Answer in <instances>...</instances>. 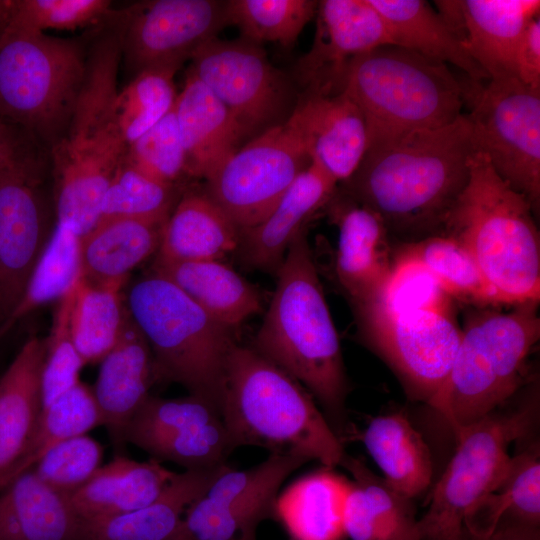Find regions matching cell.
<instances>
[{"instance_id": "obj_35", "label": "cell", "mask_w": 540, "mask_h": 540, "mask_svg": "<svg viewBox=\"0 0 540 540\" xmlns=\"http://www.w3.org/2000/svg\"><path fill=\"white\" fill-rule=\"evenodd\" d=\"M361 441L396 491L414 499L430 487L434 468L429 446L403 412L372 418Z\"/></svg>"}, {"instance_id": "obj_38", "label": "cell", "mask_w": 540, "mask_h": 540, "mask_svg": "<svg viewBox=\"0 0 540 540\" xmlns=\"http://www.w3.org/2000/svg\"><path fill=\"white\" fill-rule=\"evenodd\" d=\"M127 283L75 285L71 331L84 364L100 363L117 343L128 317L123 288Z\"/></svg>"}, {"instance_id": "obj_26", "label": "cell", "mask_w": 540, "mask_h": 540, "mask_svg": "<svg viewBox=\"0 0 540 540\" xmlns=\"http://www.w3.org/2000/svg\"><path fill=\"white\" fill-rule=\"evenodd\" d=\"M352 476L344 508L351 540H421L412 500L387 484L364 461L346 453L341 463Z\"/></svg>"}, {"instance_id": "obj_52", "label": "cell", "mask_w": 540, "mask_h": 540, "mask_svg": "<svg viewBox=\"0 0 540 540\" xmlns=\"http://www.w3.org/2000/svg\"><path fill=\"white\" fill-rule=\"evenodd\" d=\"M17 128L0 121V170L30 153Z\"/></svg>"}, {"instance_id": "obj_47", "label": "cell", "mask_w": 540, "mask_h": 540, "mask_svg": "<svg viewBox=\"0 0 540 540\" xmlns=\"http://www.w3.org/2000/svg\"><path fill=\"white\" fill-rule=\"evenodd\" d=\"M75 285L76 283L56 301L50 334L44 340L43 407L76 385L80 381L79 373L85 366L76 349L71 331Z\"/></svg>"}, {"instance_id": "obj_37", "label": "cell", "mask_w": 540, "mask_h": 540, "mask_svg": "<svg viewBox=\"0 0 540 540\" xmlns=\"http://www.w3.org/2000/svg\"><path fill=\"white\" fill-rule=\"evenodd\" d=\"M502 519L539 528L540 452L538 443H533L511 456L499 485L472 511L465 521V528L474 538H486L493 533Z\"/></svg>"}, {"instance_id": "obj_15", "label": "cell", "mask_w": 540, "mask_h": 540, "mask_svg": "<svg viewBox=\"0 0 540 540\" xmlns=\"http://www.w3.org/2000/svg\"><path fill=\"white\" fill-rule=\"evenodd\" d=\"M190 59L189 71L228 109L245 137L275 126L289 103L285 76L255 42L214 38Z\"/></svg>"}, {"instance_id": "obj_54", "label": "cell", "mask_w": 540, "mask_h": 540, "mask_svg": "<svg viewBox=\"0 0 540 540\" xmlns=\"http://www.w3.org/2000/svg\"><path fill=\"white\" fill-rule=\"evenodd\" d=\"M10 7H11V1L0 0V35L7 24Z\"/></svg>"}, {"instance_id": "obj_45", "label": "cell", "mask_w": 540, "mask_h": 540, "mask_svg": "<svg viewBox=\"0 0 540 540\" xmlns=\"http://www.w3.org/2000/svg\"><path fill=\"white\" fill-rule=\"evenodd\" d=\"M220 417L218 409L196 396L164 399L149 395L127 427L126 442L140 448L153 439L205 425Z\"/></svg>"}, {"instance_id": "obj_2", "label": "cell", "mask_w": 540, "mask_h": 540, "mask_svg": "<svg viewBox=\"0 0 540 540\" xmlns=\"http://www.w3.org/2000/svg\"><path fill=\"white\" fill-rule=\"evenodd\" d=\"M307 229L294 238L275 274V290L251 347L316 398L334 429L344 417L350 388Z\"/></svg>"}, {"instance_id": "obj_29", "label": "cell", "mask_w": 540, "mask_h": 540, "mask_svg": "<svg viewBox=\"0 0 540 540\" xmlns=\"http://www.w3.org/2000/svg\"><path fill=\"white\" fill-rule=\"evenodd\" d=\"M351 480L322 466L278 493L273 516L292 540H343L344 508Z\"/></svg>"}, {"instance_id": "obj_31", "label": "cell", "mask_w": 540, "mask_h": 540, "mask_svg": "<svg viewBox=\"0 0 540 540\" xmlns=\"http://www.w3.org/2000/svg\"><path fill=\"white\" fill-rule=\"evenodd\" d=\"M239 244V229L207 193L187 190L164 224L155 259L222 260L237 250Z\"/></svg>"}, {"instance_id": "obj_44", "label": "cell", "mask_w": 540, "mask_h": 540, "mask_svg": "<svg viewBox=\"0 0 540 540\" xmlns=\"http://www.w3.org/2000/svg\"><path fill=\"white\" fill-rule=\"evenodd\" d=\"M140 449L157 461H170L185 470L208 469L226 463L234 450L222 417L144 443Z\"/></svg>"}, {"instance_id": "obj_50", "label": "cell", "mask_w": 540, "mask_h": 540, "mask_svg": "<svg viewBox=\"0 0 540 540\" xmlns=\"http://www.w3.org/2000/svg\"><path fill=\"white\" fill-rule=\"evenodd\" d=\"M452 306L454 300L444 292L426 269L416 264H402L395 266L380 298L367 307L398 313Z\"/></svg>"}, {"instance_id": "obj_36", "label": "cell", "mask_w": 540, "mask_h": 540, "mask_svg": "<svg viewBox=\"0 0 540 540\" xmlns=\"http://www.w3.org/2000/svg\"><path fill=\"white\" fill-rule=\"evenodd\" d=\"M394 266L426 269L454 301L473 308L505 306L468 251L455 239L433 235L393 245Z\"/></svg>"}, {"instance_id": "obj_16", "label": "cell", "mask_w": 540, "mask_h": 540, "mask_svg": "<svg viewBox=\"0 0 540 540\" xmlns=\"http://www.w3.org/2000/svg\"><path fill=\"white\" fill-rule=\"evenodd\" d=\"M54 228L43 174L30 152L0 170V326L22 298Z\"/></svg>"}, {"instance_id": "obj_22", "label": "cell", "mask_w": 540, "mask_h": 540, "mask_svg": "<svg viewBox=\"0 0 540 540\" xmlns=\"http://www.w3.org/2000/svg\"><path fill=\"white\" fill-rule=\"evenodd\" d=\"M338 182L312 161L258 225L240 232L238 251L249 267L276 274L294 238L336 192Z\"/></svg>"}, {"instance_id": "obj_46", "label": "cell", "mask_w": 540, "mask_h": 540, "mask_svg": "<svg viewBox=\"0 0 540 540\" xmlns=\"http://www.w3.org/2000/svg\"><path fill=\"white\" fill-rule=\"evenodd\" d=\"M107 0H14L6 29L46 33L97 24L112 14Z\"/></svg>"}, {"instance_id": "obj_42", "label": "cell", "mask_w": 540, "mask_h": 540, "mask_svg": "<svg viewBox=\"0 0 540 540\" xmlns=\"http://www.w3.org/2000/svg\"><path fill=\"white\" fill-rule=\"evenodd\" d=\"M180 66L165 64L146 68L118 91L115 111L128 145L174 107L178 95L174 77Z\"/></svg>"}, {"instance_id": "obj_8", "label": "cell", "mask_w": 540, "mask_h": 540, "mask_svg": "<svg viewBox=\"0 0 540 540\" xmlns=\"http://www.w3.org/2000/svg\"><path fill=\"white\" fill-rule=\"evenodd\" d=\"M342 91L361 110L369 145L417 130L442 128L463 113L464 83L444 63L385 45L355 58Z\"/></svg>"}, {"instance_id": "obj_41", "label": "cell", "mask_w": 540, "mask_h": 540, "mask_svg": "<svg viewBox=\"0 0 540 540\" xmlns=\"http://www.w3.org/2000/svg\"><path fill=\"white\" fill-rule=\"evenodd\" d=\"M181 195L177 185L149 176L124 158L104 193L98 221L135 218L164 223Z\"/></svg>"}, {"instance_id": "obj_24", "label": "cell", "mask_w": 540, "mask_h": 540, "mask_svg": "<svg viewBox=\"0 0 540 540\" xmlns=\"http://www.w3.org/2000/svg\"><path fill=\"white\" fill-rule=\"evenodd\" d=\"M45 341L32 336L0 377V489L14 477L42 408Z\"/></svg>"}, {"instance_id": "obj_51", "label": "cell", "mask_w": 540, "mask_h": 540, "mask_svg": "<svg viewBox=\"0 0 540 540\" xmlns=\"http://www.w3.org/2000/svg\"><path fill=\"white\" fill-rule=\"evenodd\" d=\"M514 74L522 83L540 88V16L525 28L514 57Z\"/></svg>"}, {"instance_id": "obj_13", "label": "cell", "mask_w": 540, "mask_h": 540, "mask_svg": "<svg viewBox=\"0 0 540 540\" xmlns=\"http://www.w3.org/2000/svg\"><path fill=\"white\" fill-rule=\"evenodd\" d=\"M311 159L286 120L258 134L207 179L206 193L240 232L262 222Z\"/></svg>"}, {"instance_id": "obj_18", "label": "cell", "mask_w": 540, "mask_h": 540, "mask_svg": "<svg viewBox=\"0 0 540 540\" xmlns=\"http://www.w3.org/2000/svg\"><path fill=\"white\" fill-rule=\"evenodd\" d=\"M315 20L312 46L296 68L306 93H340L355 58L392 45L384 19L368 0L318 1Z\"/></svg>"}, {"instance_id": "obj_34", "label": "cell", "mask_w": 540, "mask_h": 540, "mask_svg": "<svg viewBox=\"0 0 540 540\" xmlns=\"http://www.w3.org/2000/svg\"><path fill=\"white\" fill-rule=\"evenodd\" d=\"M197 303L211 317L235 329L261 311L258 289L221 260L170 262L155 259L151 270Z\"/></svg>"}, {"instance_id": "obj_12", "label": "cell", "mask_w": 540, "mask_h": 540, "mask_svg": "<svg viewBox=\"0 0 540 540\" xmlns=\"http://www.w3.org/2000/svg\"><path fill=\"white\" fill-rule=\"evenodd\" d=\"M354 313L362 343L387 364L410 400L428 404L461 341L454 306L398 313L366 307Z\"/></svg>"}, {"instance_id": "obj_17", "label": "cell", "mask_w": 540, "mask_h": 540, "mask_svg": "<svg viewBox=\"0 0 540 540\" xmlns=\"http://www.w3.org/2000/svg\"><path fill=\"white\" fill-rule=\"evenodd\" d=\"M118 34L122 55L138 72L190 59L229 25L227 1L153 0L131 7Z\"/></svg>"}, {"instance_id": "obj_27", "label": "cell", "mask_w": 540, "mask_h": 540, "mask_svg": "<svg viewBox=\"0 0 540 540\" xmlns=\"http://www.w3.org/2000/svg\"><path fill=\"white\" fill-rule=\"evenodd\" d=\"M226 466L176 473L156 500L135 511L81 519L79 540H174L186 509Z\"/></svg>"}, {"instance_id": "obj_21", "label": "cell", "mask_w": 540, "mask_h": 540, "mask_svg": "<svg viewBox=\"0 0 540 540\" xmlns=\"http://www.w3.org/2000/svg\"><path fill=\"white\" fill-rule=\"evenodd\" d=\"M287 120L298 132L310 159L338 184L355 172L368 149L365 118L343 91L333 95L306 93Z\"/></svg>"}, {"instance_id": "obj_11", "label": "cell", "mask_w": 540, "mask_h": 540, "mask_svg": "<svg viewBox=\"0 0 540 540\" xmlns=\"http://www.w3.org/2000/svg\"><path fill=\"white\" fill-rule=\"evenodd\" d=\"M464 102L474 151L523 195L534 213L540 207V88L515 77L467 79Z\"/></svg>"}, {"instance_id": "obj_32", "label": "cell", "mask_w": 540, "mask_h": 540, "mask_svg": "<svg viewBox=\"0 0 540 540\" xmlns=\"http://www.w3.org/2000/svg\"><path fill=\"white\" fill-rule=\"evenodd\" d=\"M387 26L392 45L455 66L474 82L488 80L470 56L463 35L422 0H368Z\"/></svg>"}, {"instance_id": "obj_5", "label": "cell", "mask_w": 540, "mask_h": 540, "mask_svg": "<svg viewBox=\"0 0 540 540\" xmlns=\"http://www.w3.org/2000/svg\"><path fill=\"white\" fill-rule=\"evenodd\" d=\"M529 201L474 151L441 235L472 256L505 306L540 300V235Z\"/></svg>"}, {"instance_id": "obj_19", "label": "cell", "mask_w": 540, "mask_h": 540, "mask_svg": "<svg viewBox=\"0 0 540 540\" xmlns=\"http://www.w3.org/2000/svg\"><path fill=\"white\" fill-rule=\"evenodd\" d=\"M338 229L334 271L353 310L374 304L394 272L393 244L382 219L338 188L325 207Z\"/></svg>"}, {"instance_id": "obj_23", "label": "cell", "mask_w": 540, "mask_h": 540, "mask_svg": "<svg viewBox=\"0 0 540 540\" xmlns=\"http://www.w3.org/2000/svg\"><path fill=\"white\" fill-rule=\"evenodd\" d=\"M100 363L92 390L103 426L118 454H122L127 427L157 382L152 351L130 313L117 343Z\"/></svg>"}, {"instance_id": "obj_7", "label": "cell", "mask_w": 540, "mask_h": 540, "mask_svg": "<svg viewBox=\"0 0 540 540\" xmlns=\"http://www.w3.org/2000/svg\"><path fill=\"white\" fill-rule=\"evenodd\" d=\"M125 301L152 351L157 382L178 383L221 413L227 361L238 344L235 329L152 271L129 287Z\"/></svg>"}, {"instance_id": "obj_6", "label": "cell", "mask_w": 540, "mask_h": 540, "mask_svg": "<svg viewBox=\"0 0 540 540\" xmlns=\"http://www.w3.org/2000/svg\"><path fill=\"white\" fill-rule=\"evenodd\" d=\"M538 301L469 310L446 380L427 404L454 434L509 403L531 380L540 338Z\"/></svg>"}, {"instance_id": "obj_3", "label": "cell", "mask_w": 540, "mask_h": 540, "mask_svg": "<svg viewBox=\"0 0 540 540\" xmlns=\"http://www.w3.org/2000/svg\"><path fill=\"white\" fill-rule=\"evenodd\" d=\"M121 57L117 33L94 45L67 126L51 145L57 223L79 237L97 224L104 193L128 149L115 111Z\"/></svg>"}, {"instance_id": "obj_53", "label": "cell", "mask_w": 540, "mask_h": 540, "mask_svg": "<svg viewBox=\"0 0 540 540\" xmlns=\"http://www.w3.org/2000/svg\"><path fill=\"white\" fill-rule=\"evenodd\" d=\"M466 540H540L539 528L502 519L491 535L484 539Z\"/></svg>"}, {"instance_id": "obj_43", "label": "cell", "mask_w": 540, "mask_h": 540, "mask_svg": "<svg viewBox=\"0 0 540 540\" xmlns=\"http://www.w3.org/2000/svg\"><path fill=\"white\" fill-rule=\"evenodd\" d=\"M317 6L314 0H231L227 1V16L243 38L288 48L315 17Z\"/></svg>"}, {"instance_id": "obj_49", "label": "cell", "mask_w": 540, "mask_h": 540, "mask_svg": "<svg viewBox=\"0 0 540 540\" xmlns=\"http://www.w3.org/2000/svg\"><path fill=\"white\" fill-rule=\"evenodd\" d=\"M103 454L98 441L79 435L52 447L32 469L48 486L69 497L102 466Z\"/></svg>"}, {"instance_id": "obj_25", "label": "cell", "mask_w": 540, "mask_h": 540, "mask_svg": "<svg viewBox=\"0 0 540 540\" xmlns=\"http://www.w3.org/2000/svg\"><path fill=\"white\" fill-rule=\"evenodd\" d=\"M174 108L186 175L206 180L240 148L245 134L228 109L189 70Z\"/></svg>"}, {"instance_id": "obj_10", "label": "cell", "mask_w": 540, "mask_h": 540, "mask_svg": "<svg viewBox=\"0 0 540 540\" xmlns=\"http://www.w3.org/2000/svg\"><path fill=\"white\" fill-rule=\"evenodd\" d=\"M528 391L515 407L504 405L455 433L456 450L419 519L421 540H466L465 521L499 485L511 458L509 446L536 423L538 380Z\"/></svg>"}, {"instance_id": "obj_14", "label": "cell", "mask_w": 540, "mask_h": 540, "mask_svg": "<svg viewBox=\"0 0 540 540\" xmlns=\"http://www.w3.org/2000/svg\"><path fill=\"white\" fill-rule=\"evenodd\" d=\"M307 462L297 454H270L249 469L227 465L186 509L174 540H255L259 523L273 516L280 486Z\"/></svg>"}, {"instance_id": "obj_28", "label": "cell", "mask_w": 540, "mask_h": 540, "mask_svg": "<svg viewBox=\"0 0 540 540\" xmlns=\"http://www.w3.org/2000/svg\"><path fill=\"white\" fill-rule=\"evenodd\" d=\"M80 528L69 497L33 469L0 489V540H79Z\"/></svg>"}, {"instance_id": "obj_48", "label": "cell", "mask_w": 540, "mask_h": 540, "mask_svg": "<svg viewBox=\"0 0 540 540\" xmlns=\"http://www.w3.org/2000/svg\"><path fill=\"white\" fill-rule=\"evenodd\" d=\"M125 159L149 176L177 185L186 175V158L174 107L128 145Z\"/></svg>"}, {"instance_id": "obj_40", "label": "cell", "mask_w": 540, "mask_h": 540, "mask_svg": "<svg viewBox=\"0 0 540 540\" xmlns=\"http://www.w3.org/2000/svg\"><path fill=\"white\" fill-rule=\"evenodd\" d=\"M97 426H103V418L93 390L79 381L42 408L33 437L13 479L32 469L58 443L84 435Z\"/></svg>"}, {"instance_id": "obj_20", "label": "cell", "mask_w": 540, "mask_h": 540, "mask_svg": "<svg viewBox=\"0 0 540 540\" xmlns=\"http://www.w3.org/2000/svg\"><path fill=\"white\" fill-rule=\"evenodd\" d=\"M438 12L464 37L468 52L488 79L515 77L521 36L539 16V0L436 1Z\"/></svg>"}, {"instance_id": "obj_30", "label": "cell", "mask_w": 540, "mask_h": 540, "mask_svg": "<svg viewBox=\"0 0 540 540\" xmlns=\"http://www.w3.org/2000/svg\"><path fill=\"white\" fill-rule=\"evenodd\" d=\"M175 474L153 458L140 462L116 454L69 499L82 520L125 514L156 500Z\"/></svg>"}, {"instance_id": "obj_33", "label": "cell", "mask_w": 540, "mask_h": 540, "mask_svg": "<svg viewBox=\"0 0 540 540\" xmlns=\"http://www.w3.org/2000/svg\"><path fill=\"white\" fill-rule=\"evenodd\" d=\"M164 223L135 218L98 221L80 237L79 277L92 284L127 283L158 252Z\"/></svg>"}, {"instance_id": "obj_39", "label": "cell", "mask_w": 540, "mask_h": 540, "mask_svg": "<svg viewBox=\"0 0 540 540\" xmlns=\"http://www.w3.org/2000/svg\"><path fill=\"white\" fill-rule=\"evenodd\" d=\"M79 274L80 237L70 227L56 222L22 298L0 326V338L40 306L60 299L76 283Z\"/></svg>"}, {"instance_id": "obj_4", "label": "cell", "mask_w": 540, "mask_h": 540, "mask_svg": "<svg viewBox=\"0 0 540 540\" xmlns=\"http://www.w3.org/2000/svg\"><path fill=\"white\" fill-rule=\"evenodd\" d=\"M221 417L235 448L297 454L322 466H340L341 439L313 396L251 346L232 349L226 366Z\"/></svg>"}, {"instance_id": "obj_1", "label": "cell", "mask_w": 540, "mask_h": 540, "mask_svg": "<svg viewBox=\"0 0 540 540\" xmlns=\"http://www.w3.org/2000/svg\"><path fill=\"white\" fill-rule=\"evenodd\" d=\"M474 152L465 114L442 128L372 143L337 188L375 212L390 237L411 242L441 235L469 177Z\"/></svg>"}, {"instance_id": "obj_9", "label": "cell", "mask_w": 540, "mask_h": 540, "mask_svg": "<svg viewBox=\"0 0 540 540\" xmlns=\"http://www.w3.org/2000/svg\"><path fill=\"white\" fill-rule=\"evenodd\" d=\"M87 58L77 39L4 28L0 121L52 145L67 126Z\"/></svg>"}]
</instances>
